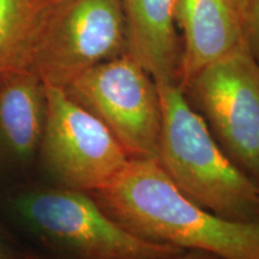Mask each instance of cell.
<instances>
[{
	"instance_id": "9a60e30c",
	"label": "cell",
	"mask_w": 259,
	"mask_h": 259,
	"mask_svg": "<svg viewBox=\"0 0 259 259\" xmlns=\"http://www.w3.org/2000/svg\"><path fill=\"white\" fill-rule=\"evenodd\" d=\"M232 3H233V5L235 6L236 11L239 12V15H240V17H241L242 11H244L245 5H246V3H247V0H232Z\"/></svg>"
},
{
	"instance_id": "277c9868",
	"label": "cell",
	"mask_w": 259,
	"mask_h": 259,
	"mask_svg": "<svg viewBox=\"0 0 259 259\" xmlns=\"http://www.w3.org/2000/svg\"><path fill=\"white\" fill-rule=\"evenodd\" d=\"M127 50L120 0H54L38 30L29 70L65 88L84 71Z\"/></svg>"
},
{
	"instance_id": "3957f363",
	"label": "cell",
	"mask_w": 259,
	"mask_h": 259,
	"mask_svg": "<svg viewBox=\"0 0 259 259\" xmlns=\"http://www.w3.org/2000/svg\"><path fill=\"white\" fill-rule=\"evenodd\" d=\"M12 208L32 235L65 259H177L186 252L134 235L82 191L34 187L16 194Z\"/></svg>"
},
{
	"instance_id": "30bf717a",
	"label": "cell",
	"mask_w": 259,
	"mask_h": 259,
	"mask_svg": "<svg viewBox=\"0 0 259 259\" xmlns=\"http://www.w3.org/2000/svg\"><path fill=\"white\" fill-rule=\"evenodd\" d=\"M127 50L157 84H179L181 42L174 18L177 0H120Z\"/></svg>"
},
{
	"instance_id": "52a82bcc",
	"label": "cell",
	"mask_w": 259,
	"mask_h": 259,
	"mask_svg": "<svg viewBox=\"0 0 259 259\" xmlns=\"http://www.w3.org/2000/svg\"><path fill=\"white\" fill-rule=\"evenodd\" d=\"M46 121L37 154L42 168L59 187L87 193L102 189L130 161L124 148L63 88L46 84Z\"/></svg>"
},
{
	"instance_id": "ba28073f",
	"label": "cell",
	"mask_w": 259,
	"mask_h": 259,
	"mask_svg": "<svg viewBox=\"0 0 259 259\" xmlns=\"http://www.w3.org/2000/svg\"><path fill=\"white\" fill-rule=\"evenodd\" d=\"M46 113V84L36 73H0V169H23L37 157Z\"/></svg>"
},
{
	"instance_id": "7c38bea8",
	"label": "cell",
	"mask_w": 259,
	"mask_h": 259,
	"mask_svg": "<svg viewBox=\"0 0 259 259\" xmlns=\"http://www.w3.org/2000/svg\"><path fill=\"white\" fill-rule=\"evenodd\" d=\"M241 22L248 51L259 64V0H247Z\"/></svg>"
},
{
	"instance_id": "5b68a950",
	"label": "cell",
	"mask_w": 259,
	"mask_h": 259,
	"mask_svg": "<svg viewBox=\"0 0 259 259\" xmlns=\"http://www.w3.org/2000/svg\"><path fill=\"white\" fill-rule=\"evenodd\" d=\"M114 135L130 160H157L162 106L153 77L127 53L84 71L64 88Z\"/></svg>"
},
{
	"instance_id": "9c48e42d",
	"label": "cell",
	"mask_w": 259,
	"mask_h": 259,
	"mask_svg": "<svg viewBox=\"0 0 259 259\" xmlns=\"http://www.w3.org/2000/svg\"><path fill=\"white\" fill-rule=\"evenodd\" d=\"M174 18L183 37L181 88L204 67L246 45L241 17L232 0H177Z\"/></svg>"
},
{
	"instance_id": "8992f818",
	"label": "cell",
	"mask_w": 259,
	"mask_h": 259,
	"mask_svg": "<svg viewBox=\"0 0 259 259\" xmlns=\"http://www.w3.org/2000/svg\"><path fill=\"white\" fill-rule=\"evenodd\" d=\"M183 90L227 156L259 187V64L247 45L204 67Z\"/></svg>"
},
{
	"instance_id": "4fadbf2b",
	"label": "cell",
	"mask_w": 259,
	"mask_h": 259,
	"mask_svg": "<svg viewBox=\"0 0 259 259\" xmlns=\"http://www.w3.org/2000/svg\"><path fill=\"white\" fill-rule=\"evenodd\" d=\"M23 259H48L41 255L36 254H25ZM177 259H220L216 255L206 253V252H200V251H186L185 253H183L180 257Z\"/></svg>"
},
{
	"instance_id": "2e32d148",
	"label": "cell",
	"mask_w": 259,
	"mask_h": 259,
	"mask_svg": "<svg viewBox=\"0 0 259 259\" xmlns=\"http://www.w3.org/2000/svg\"><path fill=\"white\" fill-rule=\"evenodd\" d=\"M0 239H3V240H5V239H9L8 232H6L5 227L2 225V222H0Z\"/></svg>"
},
{
	"instance_id": "5bb4252c",
	"label": "cell",
	"mask_w": 259,
	"mask_h": 259,
	"mask_svg": "<svg viewBox=\"0 0 259 259\" xmlns=\"http://www.w3.org/2000/svg\"><path fill=\"white\" fill-rule=\"evenodd\" d=\"M0 259H19L14 252L5 245L3 239H0Z\"/></svg>"
},
{
	"instance_id": "8fae6325",
	"label": "cell",
	"mask_w": 259,
	"mask_h": 259,
	"mask_svg": "<svg viewBox=\"0 0 259 259\" xmlns=\"http://www.w3.org/2000/svg\"><path fill=\"white\" fill-rule=\"evenodd\" d=\"M54 0H0V73L29 69L35 41Z\"/></svg>"
},
{
	"instance_id": "7a4b0ae2",
	"label": "cell",
	"mask_w": 259,
	"mask_h": 259,
	"mask_svg": "<svg viewBox=\"0 0 259 259\" xmlns=\"http://www.w3.org/2000/svg\"><path fill=\"white\" fill-rule=\"evenodd\" d=\"M157 87L162 106L157 162L167 176L193 202L221 218L259 219V187L227 156L179 84Z\"/></svg>"
},
{
	"instance_id": "6da1fadb",
	"label": "cell",
	"mask_w": 259,
	"mask_h": 259,
	"mask_svg": "<svg viewBox=\"0 0 259 259\" xmlns=\"http://www.w3.org/2000/svg\"><path fill=\"white\" fill-rule=\"evenodd\" d=\"M90 194L107 215L144 240L220 259H259V219L235 221L209 211L187 197L157 160H130Z\"/></svg>"
}]
</instances>
